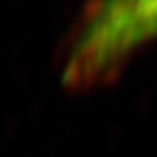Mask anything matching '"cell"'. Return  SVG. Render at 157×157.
<instances>
[{
  "label": "cell",
  "instance_id": "6da1fadb",
  "mask_svg": "<svg viewBox=\"0 0 157 157\" xmlns=\"http://www.w3.org/2000/svg\"><path fill=\"white\" fill-rule=\"evenodd\" d=\"M153 37H157V0L100 2L90 8L71 43L61 80L74 88L98 84Z\"/></svg>",
  "mask_w": 157,
  "mask_h": 157
}]
</instances>
